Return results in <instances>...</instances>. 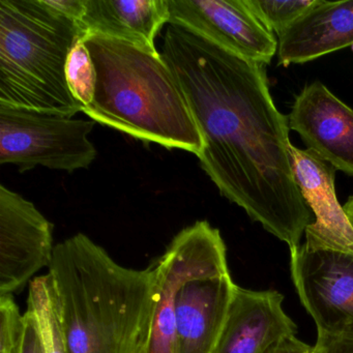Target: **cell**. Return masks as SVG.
<instances>
[{
  "label": "cell",
  "mask_w": 353,
  "mask_h": 353,
  "mask_svg": "<svg viewBox=\"0 0 353 353\" xmlns=\"http://www.w3.org/2000/svg\"><path fill=\"white\" fill-rule=\"evenodd\" d=\"M161 54L201 134L200 167L221 195L289 249L301 245L313 212L295 181L288 117L274 104L265 65L170 23Z\"/></svg>",
  "instance_id": "6da1fadb"
},
{
  "label": "cell",
  "mask_w": 353,
  "mask_h": 353,
  "mask_svg": "<svg viewBox=\"0 0 353 353\" xmlns=\"http://www.w3.org/2000/svg\"><path fill=\"white\" fill-rule=\"evenodd\" d=\"M48 268L68 353H145L158 301L156 266L125 268L78 233L55 245Z\"/></svg>",
  "instance_id": "7a4b0ae2"
},
{
  "label": "cell",
  "mask_w": 353,
  "mask_h": 353,
  "mask_svg": "<svg viewBox=\"0 0 353 353\" xmlns=\"http://www.w3.org/2000/svg\"><path fill=\"white\" fill-rule=\"evenodd\" d=\"M97 72L92 104L94 123L145 143L197 156L203 140L174 74L159 51L100 34H85Z\"/></svg>",
  "instance_id": "3957f363"
},
{
  "label": "cell",
  "mask_w": 353,
  "mask_h": 353,
  "mask_svg": "<svg viewBox=\"0 0 353 353\" xmlns=\"http://www.w3.org/2000/svg\"><path fill=\"white\" fill-rule=\"evenodd\" d=\"M83 36L78 22L44 0H0V106L67 117L82 112L65 67Z\"/></svg>",
  "instance_id": "277c9868"
},
{
  "label": "cell",
  "mask_w": 353,
  "mask_h": 353,
  "mask_svg": "<svg viewBox=\"0 0 353 353\" xmlns=\"http://www.w3.org/2000/svg\"><path fill=\"white\" fill-rule=\"evenodd\" d=\"M94 121L0 106V165L19 172L36 167L73 173L90 168L97 150Z\"/></svg>",
  "instance_id": "5b68a950"
},
{
  "label": "cell",
  "mask_w": 353,
  "mask_h": 353,
  "mask_svg": "<svg viewBox=\"0 0 353 353\" xmlns=\"http://www.w3.org/2000/svg\"><path fill=\"white\" fill-rule=\"evenodd\" d=\"M226 253L220 230L208 221H197L175 235L154 264L158 274V301L145 353H176L177 290L193 276L228 274Z\"/></svg>",
  "instance_id": "8992f818"
},
{
  "label": "cell",
  "mask_w": 353,
  "mask_h": 353,
  "mask_svg": "<svg viewBox=\"0 0 353 353\" xmlns=\"http://www.w3.org/2000/svg\"><path fill=\"white\" fill-rule=\"evenodd\" d=\"M290 272L318 334L353 338V253L303 243L290 249Z\"/></svg>",
  "instance_id": "52a82bcc"
},
{
  "label": "cell",
  "mask_w": 353,
  "mask_h": 353,
  "mask_svg": "<svg viewBox=\"0 0 353 353\" xmlns=\"http://www.w3.org/2000/svg\"><path fill=\"white\" fill-rule=\"evenodd\" d=\"M170 24L262 65H270L278 39L258 20L245 0H168Z\"/></svg>",
  "instance_id": "ba28073f"
},
{
  "label": "cell",
  "mask_w": 353,
  "mask_h": 353,
  "mask_svg": "<svg viewBox=\"0 0 353 353\" xmlns=\"http://www.w3.org/2000/svg\"><path fill=\"white\" fill-rule=\"evenodd\" d=\"M53 225L19 194L0 185V294H13L43 268L55 247Z\"/></svg>",
  "instance_id": "9c48e42d"
},
{
  "label": "cell",
  "mask_w": 353,
  "mask_h": 353,
  "mask_svg": "<svg viewBox=\"0 0 353 353\" xmlns=\"http://www.w3.org/2000/svg\"><path fill=\"white\" fill-rule=\"evenodd\" d=\"M307 150L353 176V110L323 83L307 84L297 94L288 115Z\"/></svg>",
  "instance_id": "30bf717a"
},
{
  "label": "cell",
  "mask_w": 353,
  "mask_h": 353,
  "mask_svg": "<svg viewBox=\"0 0 353 353\" xmlns=\"http://www.w3.org/2000/svg\"><path fill=\"white\" fill-rule=\"evenodd\" d=\"M237 285L230 272L188 279L175 296L176 353H212Z\"/></svg>",
  "instance_id": "8fae6325"
},
{
  "label": "cell",
  "mask_w": 353,
  "mask_h": 353,
  "mask_svg": "<svg viewBox=\"0 0 353 353\" xmlns=\"http://www.w3.org/2000/svg\"><path fill=\"white\" fill-rule=\"evenodd\" d=\"M295 181L314 222L305 231V245L353 253V226L336 197V169L307 150L289 148Z\"/></svg>",
  "instance_id": "7c38bea8"
},
{
  "label": "cell",
  "mask_w": 353,
  "mask_h": 353,
  "mask_svg": "<svg viewBox=\"0 0 353 353\" xmlns=\"http://www.w3.org/2000/svg\"><path fill=\"white\" fill-rule=\"evenodd\" d=\"M283 301L278 291L237 286L212 353H268L279 341L295 336L296 324L283 309Z\"/></svg>",
  "instance_id": "4fadbf2b"
},
{
  "label": "cell",
  "mask_w": 353,
  "mask_h": 353,
  "mask_svg": "<svg viewBox=\"0 0 353 353\" xmlns=\"http://www.w3.org/2000/svg\"><path fill=\"white\" fill-rule=\"evenodd\" d=\"M352 45L353 0H319L278 37V65L309 63Z\"/></svg>",
  "instance_id": "5bb4252c"
},
{
  "label": "cell",
  "mask_w": 353,
  "mask_h": 353,
  "mask_svg": "<svg viewBox=\"0 0 353 353\" xmlns=\"http://www.w3.org/2000/svg\"><path fill=\"white\" fill-rule=\"evenodd\" d=\"M170 22L168 0H85L80 26L85 34H100L152 51L157 36Z\"/></svg>",
  "instance_id": "9a60e30c"
},
{
  "label": "cell",
  "mask_w": 353,
  "mask_h": 353,
  "mask_svg": "<svg viewBox=\"0 0 353 353\" xmlns=\"http://www.w3.org/2000/svg\"><path fill=\"white\" fill-rule=\"evenodd\" d=\"M28 309L34 312L38 320L45 353H68L63 325L48 274L38 276L30 282Z\"/></svg>",
  "instance_id": "2e32d148"
},
{
  "label": "cell",
  "mask_w": 353,
  "mask_h": 353,
  "mask_svg": "<svg viewBox=\"0 0 353 353\" xmlns=\"http://www.w3.org/2000/svg\"><path fill=\"white\" fill-rule=\"evenodd\" d=\"M252 13L274 36L280 37L319 0H245Z\"/></svg>",
  "instance_id": "e0dca14e"
},
{
  "label": "cell",
  "mask_w": 353,
  "mask_h": 353,
  "mask_svg": "<svg viewBox=\"0 0 353 353\" xmlns=\"http://www.w3.org/2000/svg\"><path fill=\"white\" fill-rule=\"evenodd\" d=\"M83 37L77 41L70 52L65 77L72 96L84 108L94 100L97 72L90 51L84 44Z\"/></svg>",
  "instance_id": "ac0fdd59"
},
{
  "label": "cell",
  "mask_w": 353,
  "mask_h": 353,
  "mask_svg": "<svg viewBox=\"0 0 353 353\" xmlns=\"http://www.w3.org/2000/svg\"><path fill=\"white\" fill-rule=\"evenodd\" d=\"M26 318L12 293L0 294V353H21Z\"/></svg>",
  "instance_id": "d6986e66"
},
{
  "label": "cell",
  "mask_w": 353,
  "mask_h": 353,
  "mask_svg": "<svg viewBox=\"0 0 353 353\" xmlns=\"http://www.w3.org/2000/svg\"><path fill=\"white\" fill-rule=\"evenodd\" d=\"M24 318H26V334L22 343L21 353H45L36 315L28 307V311L24 314Z\"/></svg>",
  "instance_id": "ffe728a7"
},
{
  "label": "cell",
  "mask_w": 353,
  "mask_h": 353,
  "mask_svg": "<svg viewBox=\"0 0 353 353\" xmlns=\"http://www.w3.org/2000/svg\"><path fill=\"white\" fill-rule=\"evenodd\" d=\"M313 353H353V338L318 334Z\"/></svg>",
  "instance_id": "44dd1931"
},
{
  "label": "cell",
  "mask_w": 353,
  "mask_h": 353,
  "mask_svg": "<svg viewBox=\"0 0 353 353\" xmlns=\"http://www.w3.org/2000/svg\"><path fill=\"white\" fill-rule=\"evenodd\" d=\"M44 1L53 11L79 24L85 12V0H44Z\"/></svg>",
  "instance_id": "7402d4cb"
},
{
  "label": "cell",
  "mask_w": 353,
  "mask_h": 353,
  "mask_svg": "<svg viewBox=\"0 0 353 353\" xmlns=\"http://www.w3.org/2000/svg\"><path fill=\"white\" fill-rule=\"evenodd\" d=\"M314 347L305 344L296 336H289L274 345L268 353H313Z\"/></svg>",
  "instance_id": "603a6c76"
},
{
  "label": "cell",
  "mask_w": 353,
  "mask_h": 353,
  "mask_svg": "<svg viewBox=\"0 0 353 353\" xmlns=\"http://www.w3.org/2000/svg\"><path fill=\"white\" fill-rule=\"evenodd\" d=\"M343 208H344L345 212H346L347 216H348L349 221L353 226V196L349 197L348 201Z\"/></svg>",
  "instance_id": "cb8c5ba5"
},
{
  "label": "cell",
  "mask_w": 353,
  "mask_h": 353,
  "mask_svg": "<svg viewBox=\"0 0 353 353\" xmlns=\"http://www.w3.org/2000/svg\"><path fill=\"white\" fill-rule=\"evenodd\" d=\"M351 48H352V51H353V45H352V46H351Z\"/></svg>",
  "instance_id": "d4e9b609"
},
{
  "label": "cell",
  "mask_w": 353,
  "mask_h": 353,
  "mask_svg": "<svg viewBox=\"0 0 353 353\" xmlns=\"http://www.w3.org/2000/svg\"><path fill=\"white\" fill-rule=\"evenodd\" d=\"M314 351V350H313Z\"/></svg>",
  "instance_id": "484cf974"
}]
</instances>
